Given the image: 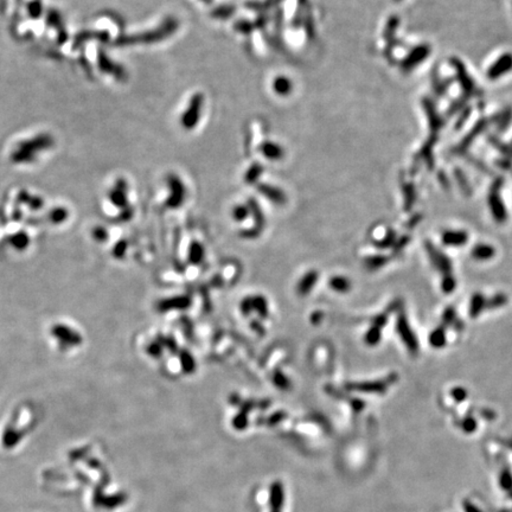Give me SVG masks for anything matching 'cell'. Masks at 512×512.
Wrapping results in <instances>:
<instances>
[{
	"instance_id": "1",
	"label": "cell",
	"mask_w": 512,
	"mask_h": 512,
	"mask_svg": "<svg viewBox=\"0 0 512 512\" xmlns=\"http://www.w3.org/2000/svg\"><path fill=\"white\" fill-rule=\"evenodd\" d=\"M53 139H51L49 136H39L33 138V139L29 140V142H25L21 144L20 146L17 147V149L13 153V160L16 162H29L27 160H31V159L35 158L37 153L35 151H42V149L49 148L51 145H53Z\"/></svg>"
},
{
	"instance_id": "2",
	"label": "cell",
	"mask_w": 512,
	"mask_h": 512,
	"mask_svg": "<svg viewBox=\"0 0 512 512\" xmlns=\"http://www.w3.org/2000/svg\"><path fill=\"white\" fill-rule=\"evenodd\" d=\"M178 27V21L174 18H167L166 21L160 27H158L154 31H149L142 33L131 38L122 41V44H131V43H153L164 39L165 37L172 35Z\"/></svg>"
},
{
	"instance_id": "3",
	"label": "cell",
	"mask_w": 512,
	"mask_h": 512,
	"mask_svg": "<svg viewBox=\"0 0 512 512\" xmlns=\"http://www.w3.org/2000/svg\"><path fill=\"white\" fill-rule=\"evenodd\" d=\"M203 102L204 99L202 94H195L194 96H192L191 101H190L189 108L185 110V113H184L182 118V125L184 127L188 128V130H191V128H194L195 126L197 125L199 118H201Z\"/></svg>"
},
{
	"instance_id": "4",
	"label": "cell",
	"mask_w": 512,
	"mask_h": 512,
	"mask_svg": "<svg viewBox=\"0 0 512 512\" xmlns=\"http://www.w3.org/2000/svg\"><path fill=\"white\" fill-rule=\"evenodd\" d=\"M168 185L171 189V195L167 199V205L171 208H177L183 203L184 196H185V189L179 178L171 176L168 178Z\"/></svg>"
},
{
	"instance_id": "5",
	"label": "cell",
	"mask_w": 512,
	"mask_h": 512,
	"mask_svg": "<svg viewBox=\"0 0 512 512\" xmlns=\"http://www.w3.org/2000/svg\"><path fill=\"white\" fill-rule=\"evenodd\" d=\"M257 190H259L260 194H262L269 201H272L273 203L284 204L286 202V196H285L284 192L278 188H274V186L267 185V184H260L257 186Z\"/></svg>"
},
{
	"instance_id": "6",
	"label": "cell",
	"mask_w": 512,
	"mask_h": 512,
	"mask_svg": "<svg viewBox=\"0 0 512 512\" xmlns=\"http://www.w3.org/2000/svg\"><path fill=\"white\" fill-rule=\"evenodd\" d=\"M511 67H512V57L509 56V55H507V56H504V57H502L501 60L497 61V63L492 67L491 70H490V72H489L490 78L499 77V76H501L502 73L509 72V70L511 69Z\"/></svg>"
},
{
	"instance_id": "7",
	"label": "cell",
	"mask_w": 512,
	"mask_h": 512,
	"mask_svg": "<svg viewBox=\"0 0 512 512\" xmlns=\"http://www.w3.org/2000/svg\"><path fill=\"white\" fill-rule=\"evenodd\" d=\"M318 280V273L317 272H309L303 277L301 280H300L299 286H298V292L300 295H306L312 288L314 287L315 283Z\"/></svg>"
},
{
	"instance_id": "8",
	"label": "cell",
	"mask_w": 512,
	"mask_h": 512,
	"mask_svg": "<svg viewBox=\"0 0 512 512\" xmlns=\"http://www.w3.org/2000/svg\"><path fill=\"white\" fill-rule=\"evenodd\" d=\"M262 154L268 159H280L284 155V151L280 146L271 142H267L261 146Z\"/></svg>"
},
{
	"instance_id": "9",
	"label": "cell",
	"mask_w": 512,
	"mask_h": 512,
	"mask_svg": "<svg viewBox=\"0 0 512 512\" xmlns=\"http://www.w3.org/2000/svg\"><path fill=\"white\" fill-rule=\"evenodd\" d=\"M190 305V300L186 296H176V298L167 299L161 302L160 308L171 309V308H186Z\"/></svg>"
},
{
	"instance_id": "10",
	"label": "cell",
	"mask_w": 512,
	"mask_h": 512,
	"mask_svg": "<svg viewBox=\"0 0 512 512\" xmlns=\"http://www.w3.org/2000/svg\"><path fill=\"white\" fill-rule=\"evenodd\" d=\"M273 88L280 95H287L292 89V83L286 77H278L273 83Z\"/></svg>"
},
{
	"instance_id": "11",
	"label": "cell",
	"mask_w": 512,
	"mask_h": 512,
	"mask_svg": "<svg viewBox=\"0 0 512 512\" xmlns=\"http://www.w3.org/2000/svg\"><path fill=\"white\" fill-rule=\"evenodd\" d=\"M203 257H204L203 247H202L199 243H196V242H194V243L191 244V247H190L189 260L192 263H199V262L203 261Z\"/></svg>"
},
{
	"instance_id": "12",
	"label": "cell",
	"mask_w": 512,
	"mask_h": 512,
	"mask_svg": "<svg viewBox=\"0 0 512 512\" xmlns=\"http://www.w3.org/2000/svg\"><path fill=\"white\" fill-rule=\"evenodd\" d=\"M330 287L337 292H346L350 288V284L343 277H336L330 280Z\"/></svg>"
},
{
	"instance_id": "13",
	"label": "cell",
	"mask_w": 512,
	"mask_h": 512,
	"mask_svg": "<svg viewBox=\"0 0 512 512\" xmlns=\"http://www.w3.org/2000/svg\"><path fill=\"white\" fill-rule=\"evenodd\" d=\"M262 171H263V168H262L261 165H259V164L253 165V166H251L249 170H248V172L246 174V182L249 183V184L255 183L256 180L259 179V177L261 176Z\"/></svg>"
},
{
	"instance_id": "14",
	"label": "cell",
	"mask_w": 512,
	"mask_h": 512,
	"mask_svg": "<svg viewBox=\"0 0 512 512\" xmlns=\"http://www.w3.org/2000/svg\"><path fill=\"white\" fill-rule=\"evenodd\" d=\"M253 306L262 318H266L267 315H268V306H267L266 300L263 299L262 296H256V298H254Z\"/></svg>"
},
{
	"instance_id": "15",
	"label": "cell",
	"mask_w": 512,
	"mask_h": 512,
	"mask_svg": "<svg viewBox=\"0 0 512 512\" xmlns=\"http://www.w3.org/2000/svg\"><path fill=\"white\" fill-rule=\"evenodd\" d=\"M180 358H182V366L184 371H185V372H194L196 364L192 356L189 355L188 352H182Z\"/></svg>"
},
{
	"instance_id": "16",
	"label": "cell",
	"mask_w": 512,
	"mask_h": 512,
	"mask_svg": "<svg viewBox=\"0 0 512 512\" xmlns=\"http://www.w3.org/2000/svg\"><path fill=\"white\" fill-rule=\"evenodd\" d=\"M234 12H235L234 7H231V6H223V7H219V8H216V10H214L213 17L228 18L230 16H232Z\"/></svg>"
},
{
	"instance_id": "17",
	"label": "cell",
	"mask_w": 512,
	"mask_h": 512,
	"mask_svg": "<svg viewBox=\"0 0 512 512\" xmlns=\"http://www.w3.org/2000/svg\"><path fill=\"white\" fill-rule=\"evenodd\" d=\"M274 384L278 385V387L281 389H287L290 387V381H288L287 377L283 375L281 372H277L274 375Z\"/></svg>"
},
{
	"instance_id": "18",
	"label": "cell",
	"mask_w": 512,
	"mask_h": 512,
	"mask_svg": "<svg viewBox=\"0 0 512 512\" xmlns=\"http://www.w3.org/2000/svg\"><path fill=\"white\" fill-rule=\"evenodd\" d=\"M249 214V208L248 207H236L232 213V216L236 220H243Z\"/></svg>"
},
{
	"instance_id": "19",
	"label": "cell",
	"mask_w": 512,
	"mask_h": 512,
	"mask_svg": "<svg viewBox=\"0 0 512 512\" xmlns=\"http://www.w3.org/2000/svg\"><path fill=\"white\" fill-rule=\"evenodd\" d=\"M235 27H236V30H238V31H242L244 33H249L251 30H253V25H251V23H249V21H247V20L237 21V23L235 24Z\"/></svg>"
},
{
	"instance_id": "20",
	"label": "cell",
	"mask_w": 512,
	"mask_h": 512,
	"mask_svg": "<svg viewBox=\"0 0 512 512\" xmlns=\"http://www.w3.org/2000/svg\"><path fill=\"white\" fill-rule=\"evenodd\" d=\"M241 308H242V311H243L244 314H249L250 312H251V309L254 308L253 299H246V300H244V301L242 302Z\"/></svg>"
}]
</instances>
